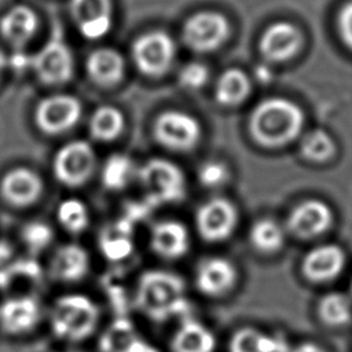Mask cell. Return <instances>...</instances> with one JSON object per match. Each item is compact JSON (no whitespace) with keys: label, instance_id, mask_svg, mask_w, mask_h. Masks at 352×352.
<instances>
[{"label":"cell","instance_id":"30bf717a","mask_svg":"<svg viewBox=\"0 0 352 352\" xmlns=\"http://www.w3.org/2000/svg\"><path fill=\"white\" fill-rule=\"evenodd\" d=\"M82 104L69 94H54L43 98L34 110L37 128L47 135H59L72 129L81 118Z\"/></svg>","mask_w":352,"mask_h":352},{"label":"cell","instance_id":"6da1fadb","mask_svg":"<svg viewBox=\"0 0 352 352\" xmlns=\"http://www.w3.org/2000/svg\"><path fill=\"white\" fill-rule=\"evenodd\" d=\"M135 301L139 311L153 322L186 318L190 314L184 280L177 274L164 270H148L140 275Z\"/></svg>","mask_w":352,"mask_h":352},{"label":"cell","instance_id":"9a60e30c","mask_svg":"<svg viewBox=\"0 0 352 352\" xmlns=\"http://www.w3.org/2000/svg\"><path fill=\"white\" fill-rule=\"evenodd\" d=\"M333 223V212L319 199H307L297 205L289 214L287 227L298 238L309 239L322 235Z\"/></svg>","mask_w":352,"mask_h":352},{"label":"cell","instance_id":"60d3db41","mask_svg":"<svg viewBox=\"0 0 352 352\" xmlns=\"http://www.w3.org/2000/svg\"><path fill=\"white\" fill-rule=\"evenodd\" d=\"M271 76H272V72L270 70L268 66H265V65H258V66L256 67V77H257L258 81H267V80L271 78Z\"/></svg>","mask_w":352,"mask_h":352},{"label":"cell","instance_id":"ab89813d","mask_svg":"<svg viewBox=\"0 0 352 352\" xmlns=\"http://www.w3.org/2000/svg\"><path fill=\"white\" fill-rule=\"evenodd\" d=\"M290 352H326V351H323L319 345H315L312 342H302L296 348L290 349Z\"/></svg>","mask_w":352,"mask_h":352},{"label":"cell","instance_id":"277c9868","mask_svg":"<svg viewBox=\"0 0 352 352\" xmlns=\"http://www.w3.org/2000/svg\"><path fill=\"white\" fill-rule=\"evenodd\" d=\"M136 175L146 191V199L155 208L162 204L182 201L186 194V177L183 170L165 158H150Z\"/></svg>","mask_w":352,"mask_h":352},{"label":"cell","instance_id":"7c38bea8","mask_svg":"<svg viewBox=\"0 0 352 352\" xmlns=\"http://www.w3.org/2000/svg\"><path fill=\"white\" fill-rule=\"evenodd\" d=\"M69 11L80 34L87 40L104 37L113 26L111 0H70Z\"/></svg>","mask_w":352,"mask_h":352},{"label":"cell","instance_id":"7402d4cb","mask_svg":"<svg viewBox=\"0 0 352 352\" xmlns=\"http://www.w3.org/2000/svg\"><path fill=\"white\" fill-rule=\"evenodd\" d=\"M100 352H157L126 319H116L99 340Z\"/></svg>","mask_w":352,"mask_h":352},{"label":"cell","instance_id":"ffe728a7","mask_svg":"<svg viewBox=\"0 0 352 352\" xmlns=\"http://www.w3.org/2000/svg\"><path fill=\"white\" fill-rule=\"evenodd\" d=\"M345 267V253L337 245H320L304 257L302 274L312 282L334 279Z\"/></svg>","mask_w":352,"mask_h":352},{"label":"cell","instance_id":"d4e9b609","mask_svg":"<svg viewBox=\"0 0 352 352\" xmlns=\"http://www.w3.org/2000/svg\"><path fill=\"white\" fill-rule=\"evenodd\" d=\"M230 352H290V346L280 336L265 334L246 327L232 336Z\"/></svg>","mask_w":352,"mask_h":352},{"label":"cell","instance_id":"44dd1931","mask_svg":"<svg viewBox=\"0 0 352 352\" xmlns=\"http://www.w3.org/2000/svg\"><path fill=\"white\" fill-rule=\"evenodd\" d=\"M85 69L96 85L109 88L117 85L124 78L125 59L114 48L99 47L88 55Z\"/></svg>","mask_w":352,"mask_h":352},{"label":"cell","instance_id":"e0dca14e","mask_svg":"<svg viewBox=\"0 0 352 352\" xmlns=\"http://www.w3.org/2000/svg\"><path fill=\"white\" fill-rule=\"evenodd\" d=\"M150 246L161 258L176 260L187 253L190 235L183 223L177 220H161L151 227Z\"/></svg>","mask_w":352,"mask_h":352},{"label":"cell","instance_id":"ac0fdd59","mask_svg":"<svg viewBox=\"0 0 352 352\" xmlns=\"http://www.w3.org/2000/svg\"><path fill=\"white\" fill-rule=\"evenodd\" d=\"M236 268L223 257L204 258L195 271V283L201 293L206 296H221L236 282Z\"/></svg>","mask_w":352,"mask_h":352},{"label":"cell","instance_id":"9c48e42d","mask_svg":"<svg viewBox=\"0 0 352 352\" xmlns=\"http://www.w3.org/2000/svg\"><path fill=\"white\" fill-rule=\"evenodd\" d=\"M230 36L228 19L212 10L192 14L183 25L182 40L195 52H210L224 44Z\"/></svg>","mask_w":352,"mask_h":352},{"label":"cell","instance_id":"2e32d148","mask_svg":"<svg viewBox=\"0 0 352 352\" xmlns=\"http://www.w3.org/2000/svg\"><path fill=\"white\" fill-rule=\"evenodd\" d=\"M41 316L38 301L30 296L10 297L0 304V329L8 334L33 330Z\"/></svg>","mask_w":352,"mask_h":352},{"label":"cell","instance_id":"484cf974","mask_svg":"<svg viewBox=\"0 0 352 352\" xmlns=\"http://www.w3.org/2000/svg\"><path fill=\"white\" fill-rule=\"evenodd\" d=\"M99 248L110 261H121L129 257L133 250L132 223L124 217L111 228L104 230L99 236Z\"/></svg>","mask_w":352,"mask_h":352},{"label":"cell","instance_id":"83f0119b","mask_svg":"<svg viewBox=\"0 0 352 352\" xmlns=\"http://www.w3.org/2000/svg\"><path fill=\"white\" fill-rule=\"evenodd\" d=\"M124 128L125 117L122 111L110 104H103L95 109L88 122L91 138L99 142H111L117 139Z\"/></svg>","mask_w":352,"mask_h":352},{"label":"cell","instance_id":"5b68a950","mask_svg":"<svg viewBox=\"0 0 352 352\" xmlns=\"http://www.w3.org/2000/svg\"><path fill=\"white\" fill-rule=\"evenodd\" d=\"M29 67L36 77L47 85H63L72 80L74 72L73 52L63 40L58 26L54 28L52 36L33 55H30Z\"/></svg>","mask_w":352,"mask_h":352},{"label":"cell","instance_id":"f1b7e54d","mask_svg":"<svg viewBox=\"0 0 352 352\" xmlns=\"http://www.w3.org/2000/svg\"><path fill=\"white\" fill-rule=\"evenodd\" d=\"M250 94V80L239 69H227L216 82L214 98L223 106H236Z\"/></svg>","mask_w":352,"mask_h":352},{"label":"cell","instance_id":"7bdbcfd3","mask_svg":"<svg viewBox=\"0 0 352 352\" xmlns=\"http://www.w3.org/2000/svg\"><path fill=\"white\" fill-rule=\"evenodd\" d=\"M10 0H0V4H6V3H8Z\"/></svg>","mask_w":352,"mask_h":352},{"label":"cell","instance_id":"ba28073f","mask_svg":"<svg viewBox=\"0 0 352 352\" xmlns=\"http://www.w3.org/2000/svg\"><path fill=\"white\" fill-rule=\"evenodd\" d=\"M96 166L92 146L81 139L67 142L54 157L52 170L56 180L67 187H78L89 180Z\"/></svg>","mask_w":352,"mask_h":352},{"label":"cell","instance_id":"4316f807","mask_svg":"<svg viewBox=\"0 0 352 352\" xmlns=\"http://www.w3.org/2000/svg\"><path fill=\"white\" fill-rule=\"evenodd\" d=\"M40 274L41 270L36 260L30 257L16 258L11 245L0 241V289L10 286L16 278L36 279Z\"/></svg>","mask_w":352,"mask_h":352},{"label":"cell","instance_id":"f546056e","mask_svg":"<svg viewBox=\"0 0 352 352\" xmlns=\"http://www.w3.org/2000/svg\"><path fill=\"white\" fill-rule=\"evenodd\" d=\"M135 175L136 169L131 157L124 153H113L102 166L100 180L104 188L110 191H120L126 187Z\"/></svg>","mask_w":352,"mask_h":352},{"label":"cell","instance_id":"b9f144b4","mask_svg":"<svg viewBox=\"0 0 352 352\" xmlns=\"http://www.w3.org/2000/svg\"><path fill=\"white\" fill-rule=\"evenodd\" d=\"M8 66V60H7V56H6V54L1 51V48H0V77H1V74H3V72H4V69Z\"/></svg>","mask_w":352,"mask_h":352},{"label":"cell","instance_id":"d6986e66","mask_svg":"<svg viewBox=\"0 0 352 352\" xmlns=\"http://www.w3.org/2000/svg\"><path fill=\"white\" fill-rule=\"evenodd\" d=\"M38 29V16L26 4H15L0 18V36L14 48L23 50Z\"/></svg>","mask_w":352,"mask_h":352},{"label":"cell","instance_id":"8992f818","mask_svg":"<svg viewBox=\"0 0 352 352\" xmlns=\"http://www.w3.org/2000/svg\"><path fill=\"white\" fill-rule=\"evenodd\" d=\"M136 69L147 77H161L170 69L176 47L173 38L164 30H151L135 38L131 48Z\"/></svg>","mask_w":352,"mask_h":352},{"label":"cell","instance_id":"8fae6325","mask_svg":"<svg viewBox=\"0 0 352 352\" xmlns=\"http://www.w3.org/2000/svg\"><path fill=\"white\" fill-rule=\"evenodd\" d=\"M195 224L202 239L220 242L234 232L238 224V210L231 201L216 197L198 208Z\"/></svg>","mask_w":352,"mask_h":352},{"label":"cell","instance_id":"d590c367","mask_svg":"<svg viewBox=\"0 0 352 352\" xmlns=\"http://www.w3.org/2000/svg\"><path fill=\"white\" fill-rule=\"evenodd\" d=\"M209 78V69L206 65L201 62H188L186 63L179 74H177V81L179 84L186 88V89H199L202 88Z\"/></svg>","mask_w":352,"mask_h":352},{"label":"cell","instance_id":"4dcf8cb0","mask_svg":"<svg viewBox=\"0 0 352 352\" xmlns=\"http://www.w3.org/2000/svg\"><path fill=\"white\" fill-rule=\"evenodd\" d=\"M250 241L257 250L263 253H274L282 248L285 231L275 220L260 219L252 226Z\"/></svg>","mask_w":352,"mask_h":352},{"label":"cell","instance_id":"d6a6232c","mask_svg":"<svg viewBox=\"0 0 352 352\" xmlns=\"http://www.w3.org/2000/svg\"><path fill=\"white\" fill-rule=\"evenodd\" d=\"M56 219L67 232L80 234L89 224L88 208L78 198H66L58 205Z\"/></svg>","mask_w":352,"mask_h":352},{"label":"cell","instance_id":"4fadbf2b","mask_svg":"<svg viewBox=\"0 0 352 352\" xmlns=\"http://www.w3.org/2000/svg\"><path fill=\"white\" fill-rule=\"evenodd\" d=\"M41 192V177L26 166H15L10 169L0 180V194L3 199L15 208L33 205L40 198Z\"/></svg>","mask_w":352,"mask_h":352},{"label":"cell","instance_id":"ee69618b","mask_svg":"<svg viewBox=\"0 0 352 352\" xmlns=\"http://www.w3.org/2000/svg\"><path fill=\"white\" fill-rule=\"evenodd\" d=\"M69 352H74V351H69Z\"/></svg>","mask_w":352,"mask_h":352},{"label":"cell","instance_id":"f35d334b","mask_svg":"<svg viewBox=\"0 0 352 352\" xmlns=\"http://www.w3.org/2000/svg\"><path fill=\"white\" fill-rule=\"evenodd\" d=\"M7 60H8V66L12 67L14 70H23V69H29L30 55L25 54L22 50H14L12 55L7 58Z\"/></svg>","mask_w":352,"mask_h":352},{"label":"cell","instance_id":"74e56055","mask_svg":"<svg viewBox=\"0 0 352 352\" xmlns=\"http://www.w3.org/2000/svg\"><path fill=\"white\" fill-rule=\"evenodd\" d=\"M338 30L344 43L352 48V1L342 6L338 14Z\"/></svg>","mask_w":352,"mask_h":352},{"label":"cell","instance_id":"cb8c5ba5","mask_svg":"<svg viewBox=\"0 0 352 352\" xmlns=\"http://www.w3.org/2000/svg\"><path fill=\"white\" fill-rule=\"evenodd\" d=\"M52 274L63 282H78L89 270L88 252L77 243H66L52 257Z\"/></svg>","mask_w":352,"mask_h":352},{"label":"cell","instance_id":"836d02e7","mask_svg":"<svg viewBox=\"0 0 352 352\" xmlns=\"http://www.w3.org/2000/svg\"><path fill=\"white\" fill-rule=\"evenodd\" d=\"M300 151L307 160L322 162L333 157L336 153V143L327 132L314 129L302 136L300 142Z\"/></svg>","mask_w":352,"mask_h":352},{"label":"cell","instance_id":"3957f363","mask_svg":"<svg viewBox=\"0 0 352 352\" xmlns=\"http://www.w3.org/2000/svg\"><path fill=\"white\" fill-rule=\"evenodd\" d=\"M99 309L85 294L72 293L60 296L51 312L52 333L66 341H82L96 329Z\"/></svg>","mask_w":352,"mask_h":352},{"label":"cell","instance_id":"7a4b0ae2","mask_svg":"<svg viewBox=\"0 0 352 352\" xmlns=\"http://www.w3.org/2000/svg\"><path fill=\"white\" fill-rule=\"evenodd\" d=\"M304 113L286 98H267L249 118L252 138L265 147H280L294 140L302 131Z\"/></svg>","mask_w":352,"mask_h":352},{"label":"cell","instance_id":"5bb4252c","mask_svg":"<svg viewBox=\"0 0 352 352\" xmlns=\"http://www.w3.org/2000/svg\"><path fill=\"white\" fill-rule=\"evenodd\" d=\"M302 41L304 37L297 26L279 21L264 30L260 38V52L270 62H283L300 51Z\"/></svg>","mask_w":352,"mask_h":352},{"label":"cell","instance_id":"1f68e13d","mask_svg":"<svg viewBox=\"0 0 352 352\" xmlns=\"http://www.w3.org/2000/svg\"><path fill=\"white\" fill-rule=\"evenodd\" d=\"M320 319L330 326L346 324L352 318L351 300L342 293H329L322 297L318 305Z\"/></svg>","mask_w":352,"mask_h":352},{"label":"cell","instance_id":"603a6c76","mask_svg":"<svg viewBox=\"0 0 352 352\" xmlns=\"http://www.w3.org/2000/svg\"><path fill=\"white\" fill-rule=\"evenodd\" d=\"M216 348V337L204 323L186 316L176 329L172 341V352H213Z\"/></svg>","mask_w":352,"mask_h":352},{"label":"cell","instance_id":"e575fe53","mask_svg":"<svg viewBox=\"0 0 352 352\" xmlns=\"http://www.w3.org/2000/svg\"><path fill=\"white\" fill-rule=\"evenodd\" d=\"M21 236L23 243L32 253H38L51 243L54 238V232L47 223L34 220L23 226L21 231Z\"/></svg>","mask_w":352,"mask_h":352},{"label":"cell","instance_id":"52a82bcc","mask_svg":"<svg viewBox=\"0 0 352 352\" xmlns=\"http://www.w3.org/2000/svg\"><path fill=\"white\" fill-rule=\"evenodd\" d=\"M153 135L158 144L173 151L192 150L202 135L199 121L191 114L169 109L157 116L153 124Z\"/></svg>","mask_w":352,"mask_h":352},{"label":"cell","instance_id":"8d00e7d4","mask_svg":"<svg viewBox=\"0 0 352 352\" xmlns=\"http://www.w3.org/2000/svg\"><path fill=\"white\" fill-rule=\"evenodd\" d=\"M228 179V168L219 161L204 162L198 169V180L202 186L214 188L224 184Z\"/></svg>","mask_w":352,"mask_h":352}]
</instances>
